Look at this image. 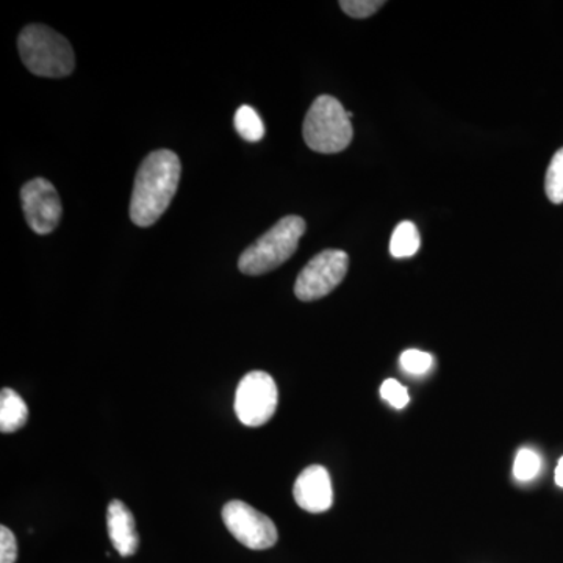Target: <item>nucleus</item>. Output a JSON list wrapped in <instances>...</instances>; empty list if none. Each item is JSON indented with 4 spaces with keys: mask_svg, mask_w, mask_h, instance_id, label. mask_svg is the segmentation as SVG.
I'll list each match as a JSON object with an SVG mask.
<instances>
[{
    "mask_svg": "<svg viewBox=\"0 0 563 563\" xmlns=\"http://www.w3.org/2000/svg\"><path fill=\"white\" fill-rule=\"evenodd\" d=\"M181 165L173 151L151 152L136 173L131 199V220L140 228H150L168 210L177 187Z\"/></svg>",
    "mask_w": 563,
    "mask_h": 563,
    "instance_id": "obj_1",
    "label": "nucleus"
},
{
    "mask_svg": "<svg viewBox=\"0 0 563 563\" xmlns=\"http://www.w3.org/2000/svg\"><path fill=\"white\" fill-rule=\"evenodd\" d=\"M18 49L22 63L35 76L62 79L76 68L69 41L47 25H27L18 38Z\"/></svg>",
    "mask_w": 563,
    "mask_h": 563,
    "instance_id": "obj_2",
    "label": "nucleus"
},
{
    "mask_svg": "<svg viewBox=\"0 0 563 563\" xmlns=\"http://www.w3.org/2000/svg\"><path fill=\"white\" fill-rule=\"evenodd\" d=\"M301 217H285L251 244L239 261L240 272L246 276H262L284 265L298 251L299 240L306 233Z\"/></svg>",
    "mask_w": 563,
    "mask_h": 563,
    "instance_id": "obj_3",
    "label": "nucleus"
},
{
    "mask_svg": "<svg viewBox=\"0 0 563 563\" xmlns=\"http://www.w3.org/2000/svg\"><path fill=\"white\" fill-rule=\"evenodd\" d=\"M302 133L310 150L320 154H339L350 146L354 129L340 101L332 96H320L307 111Z\"/></svg>",
    "mask_w": 563,
    "mask_h": 563,
    "instance_id": "obj_4",
    "label": "nucleus"
},
{
    "mask_svg": "<svg viewBox=\"0 0 563 563\" xmlns=\"http://www.w3.org/2000/svg\"><path fill=\"white\" fill-rule=\"evenodd\" d=\"M350 257L339 250L322 251L303 266L295 284V295L303 302L318 301L335 290L346 277Z\"/></svg>",
    "mask_w": 563,
    "mask_h": 563,
    "instance_id": "obj_5",
    "label": "nucleus"
},
{
    "mask_svg": "<svg viewBox=\"0 0 563 563\" xmlns=\"http://www.w3.org/2000/svg\"><path fill=\"white\" fill-rule=\"evenodd\" d=\"M279 391L272 376L251 372L240 380L235 393V413L247 428H261L276 413Z\"/></svg>",
    "mask_w": 563,
    "mask_h": 563,
    "instance_id": "obj_6",
    "label": "nucleus"
},
{
    "mask_svg": "<svg viewBox=\"0 0 563 563\" xmlns=\"http://www.w3.org/2000/svg\"><path fill=\"white\" fill-rule=\"evenodd\" d=\"M222 521L229 532L250 550H269L279 539L272 518L243 501L225 504L222 509Z\"/></svg>",
    "mask_w": 563,
    "mask_h": 563,
    "instance_id": "obj_7",
    "label": "nucleus"
},
{
    "mask_svg": "<svg viewBox=\"0 0 563 563\" xmlns=\"http://www.w3.org/2000/svg\"><path fill=\"white\" fill-rule=\"evenodd\" d=\"M22 210L29 228L38 235H49L62 220V201L54 185L46 179H33L22 187Z\"/></svg>",
    "mask_w": 563,
    "mask_h": 563,
    "instance_id": "obj_8",
    "label": "nucleus"
},
{
    "mask_svg": "<svg viewBox=\"0 0 563 563\" xmlns=\"http://www.w3.org/2000/svg\"><path fill=\"white\" fill-rule=\"evenodd\" d=\"M292 496L306 512H328L333 504L332 481L328 470L321 465L303 470L292 487Z\"/></svg>",
    "mask_w": 563,
    "mask_h": 563,
    "instance_id": "obj_9",
    "label": "nucleus"
},
{
    "mask_svg": "<svg viewBox=\"0 0 563 563\" xmlns=\"http://www.w3.org/2000/svg\"><path fill=\"white\" fill-rule=\"evenodd\" d=\"M107 528L114 550L122 558H131L139 550L140 539L135 528V518L124 503L114 499L107 510Z\"/></svg>",
    "mask_w": 563,
    "mask_h": 563,
    "instance_id": "obj_10",
    "label": "nucleus"
},
{
    "mask_svg": "<svg viewBox=\"0 0 563 563\" xmlns=\"http://www.w3.org/2000/svg\"><path fill=\"white\" fill-rule=\"evenodd\" d=\"M29 420V407L24 399L11 388L0 393V431L11 433L24 428Z\"/></svg>",
    "mask_w": 563,
    "mask_h": 563,
    "instance_id": "obj_11",
    "label": "nucleus"
},
{
    "mask_svg": "<svg viewBox=\"0 0 563 563\" xmlns=\"http://www.w3.org/2000/svg\"><path fill=\"white\" fill-rule=\"evenodd\" d=\"M421 239L417 225L410 221H402L393 232L390 240V254L395 258L413 257L420 251Z\"/></svg>",
    "mask_w": 563,
    "mask_h": 563,
    "instance_id": "obj_12",
    "label": "nucleus"
},
{
    "mask_svg": "<svg viewBox=\"0 0 563 563\" xmlns=\"http://www.w3.org/2000/svg\"><path fill=\"white\" fill-rule=\"evenodd\" d=\"M235 129L247 143H258L265 136V124L261 114L250 106H242L235 113Z\"/></svg>",
    "mask_w": 563,
    "mask_h": 563,
    "instance_id": "obj_13",
    "label": "nucleus"
},
{
    "mask_svg": "<svg viewBox=\"0 0 563 563\" xmlns=\"http://www.w3.org/2000/svg\"><path fill=\"white\" fill-rule=\"evenodd\" d=\"M544 190L548 199L555 206L563 203V147L555 152L553 161L548 166Z\"/></svg>",
    "mask_w": 563,
    "mask_h": 563,
    "instance_id": "obj_14",
    "label": "nucleus"
},
{
    "mask_svg": "<svg viewBox=\"0 0 563 563\" xmlns=\"http://www.w3.org/2000/svg\"><path fill=\"white\" fill-rule=\"evenodd\" d=\"M540 468H542V461H540L536 451L528 450V448L518 451L514 463L515 479L520 481V483H529V481L536 479Z\"/></svg>",
    "mask_w": 563,
    "mask_h": 563,
    "instance_id": "obj_15",
    "label": "nucleus"
},
{
    "mask_svg": "<svg viewBox=\"0 0 563 563\" xmlns=\"http://www.w3.org/2000/svg\"><path fill=\"white\" fill-rule=\"evenodd\" d=\"M399 365L407 374L412 376H422V374L431 372L433 366V357L429 352L420 350L404 351L399 357Z\"/></svg>",
    "mask_w": 563,
    "mask_h": 563,
    "instance_id": "obj_16",
    "label": "nucleus"
},
{
    "mask_svg": "<svg viewBox=\"0 0 563 563\" xmlns=\"http://www.w3.org/2000/svg\"><path fill=\"white\" fill-rule=\"evenodd\" d=\"M384 5L383 0H342L340 2L344 13L347 16L355 18V20H365V18L373 16Z\"/></svg>",
    "mask_w": 563,
    "mask_h": 563,
    "instance_id": "obj_17",
    "label": "nucleus"
},
{
    "mask_svg": "<svg viewBox=\"0 0 563 563\" xmlns=\"http://www.w3.org/2000/svg\"><path fill=\"white\" fill-rule=\"evenodd\" d=\"M380 396H383L384 401L398 410L404 409L410 402L409 391L395 379L385 380L383 387H380Z\"/></svg>",
    "mask_w": 563,
    "mask_h": 563,
    "instance_id": "obj_18",
    "label": "nucleus"
},
{
    "mask_svg": "<svg viewBox=\"0 0 563 563\" xmlns=\"http://www.w3.org/2000/svg\"><path fill=\"white\" fill-rule=\"evenodd\" d=\"M18 559V542L7 526L0 528V563H14Z\"/></svg>",
    "mask_w": 563,
    "mask_h": 563,
    "instance_id": "obj_19",
    "label": "nucleus"
},
{
    "mask_svg": "<svg viewBox=\"0 0 563 563\" xmlns=\"http://www.w3.org/2000/svg\"><path fill=\"white\" fill-rule=\"evenodd\" d=\"M555 484L563 488V457L559 461L558 468H555Z\"/></svg>",
    "mask_w": 563,
    "mask_h": 563,
    "instance_id": "obj_20",
    "label": "nucleus"
}]
</instances>
